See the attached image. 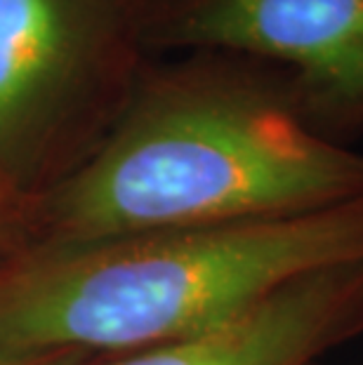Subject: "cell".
<instances>
[{"label": "cell", "instance_id": "2", "mask_svg": "<svg viewBox=\"0 0 363 365\" xmlns=\"http://www.w3.org/2000/svg\"><path fill=\"white\" fill-rule=\"evenodd\" d=\"M354 257H363V196L274 220L55 243L0 271V359L173 344Z\"/></svg>", "mask_w": 363, "mask_h": 365}, {"label": "cell", "instance_id": "3", "mask_svg": "<svg viewBox=\"0 0 363 365\" xmlns=\"http://www.w3.org/2000/svg\"><path fill=\"white\" fill-rule=\"evenodd\" d=\"M158 5L0 0V186L43 168L111 83H137Z\"/></svg>", "mask_w": 363, "mask_h": 365}, {"label": "cell", "instance_id": "1", "mask_svg": "<svg viewBox=\"0 0 363 365\" xmlns=\"http://www.w3.org/2000/svg\"><path fill=\"white\" fill-rule=\"evenodd\" d=\"M363 196V153L307 125L290 76L198 50L142 71L50 198L55 243L274 220Z\"/></svg>", "mask_w": 363, "mask_h": 365}, {"label": "cell", "instance_id": "5", "mask_svg": "<svg viewBox=\"0 0 363 365\" xmlns=\"http://www.w3.org/2000/svg\"><path fill=\"white\" fill-rule=\"evenodd\" d=\"M361 332L363 257H354L292 278L210 332L111 365H309Z\"/></svg>", "mask_w": 363, "mask_h": 365}, {"label": "cell", "instance_id": "8", "mask_svg": "<svg viewBox=\"0 0 363 365\" xmlns=\"http://www.w3.org/2000/svg\"><path fill=\"white\" fill-rule=\"evenodd\" d=\"M309 365H321V363H319V361H316V363H309Z\"/></svg>", "mask_w": 363, "mask_h": 365}, {"label": "cell", "instance_id": "7", "mask_svg": "<svg viewBox=\"0 0 363 365\" xmlns=\"http://www.w3.org/2000/svg\"><path fill=\"white\" fill-rule=\"evenodd\" d=\"M3 212L5 210H3V205H0V229H3Z\"/></svg>", "mask_w": 363, "mask_h": 365}, {"label": "cell", "instance_id": "6", "mask_svg": "<svg viewBox=\"0 0 363 365\" xmlns=\"http://www.w3.org/2000/svg\"><path fill=\"white\" fill-rule=\"evenodd\" d=\"M85 354L81 351H52V354H31L0 359V365H81Z\"/></svg>", "mask_w": 363, "mask_h": 365}, {"label": "cell", "instance_id": "4", "mask_svg": "<svg viewBox=\"0 0 363 365\" xmlns=\"http://www.w3.org/2000/svg\"><path fill=\"white\" fill-rule=\"evenodd\" d=\"M146 48L267 61L314 132L342 144L363 130V0H160Z\"/></svg>", "mask_w": 363, "mask_h": 365}]
</instances>
